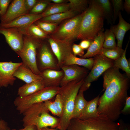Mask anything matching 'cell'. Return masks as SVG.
<instances>
[{
	"mask_svg": "<svg viewBox=\"0 0 130 130\" xmlns=\"http://www.w3.org/2000/svg\"><path fill=\"white\" fill-rule=\"evenodd\" d=\"M45 86L42 80H38L26 84L18 89V96L24 97L30 96L42 89Z\"/></svg>",
	"mask_w": 130,
	"mask_h": 130,
	"instance_id": "20",
	"label": "cell"
},
{
	"mask_svg": "<svg viewBox=\"0 0 130 130\" xmlns=\"http://www.w3.org/2000/svg\"><path fill=\"white\" fill-rule=\"evenodd\" d=\"M130 97L126 98L124 106L121 110V113L125 115L130 114Z\"/></svg>",
	"mask_w": 130,
	"mask_h": 130,
	"instance_id": "40",
	"label": "cell"
},
{
	"mask_svg": "<svg viewBox=\"0 0 130 130\" xmlns=\"http://www.w3.org/2000/svg\"><path fill=\"white\" fill-rule=\"evenodd\" d=\"M19 29L23 34L32 36L42 40L47 39L50 37L49 35L44 32L36 25L33 24L27 28Z\"/></svg>",
	"mask_w": 130,
	"mask_h": 130,
	"instance_id": "27",
	"label": "cell"
},
{
	"mask_svg": "<svg viewBox=\"0 0 130 130\" xmlns=\"http://www.w3.org/2000/svg\"><path fill=\"white\" fill-rule=\"evenodd\" d=\"M124 51L122 48L117 46L110 49L103 47L98 54L104 56L108 58L115 60L122 55Z\"/></svg>",
	"mask_w": 130,
	"mask_h": 130,
	"instance_id": "29",
	"label": "cell"
},
{
	"mask_svg": "<svg viewBox=\"0 0 130 130\" xmlns=\"http://www.w3.org/2000/svg\"><path fill=\"white\" fill-rule=\"evenodd\" d=\"M0 33L4 36L7 43L16 53L22 49L24 44L23 34L19 29L0 28Z\"/></svg>",
	"mask_w": 130,
	"mask_h": 130,
	"instance_id": "14",
	"label": "cell"
},
{
	"mask_svg": "<svg viewBox=\"0 0 130 130\" xmlns=\"http://www.w3.org/2000/svg\"><path fill=\"white\" fill-rule=\"evenodd\" d=\"M99 95L91 100L88 101L83 111L78 118L80 119L98 116V107Z\"/></svg>",
	"mask_w": 130,
	"mask_h": 130,
	"instance_id": "22",
	"label": "cell"
},
{
	"mask_svg": "<svg viewBox=\"0 0 130 130\" xmlns=\"http://www.w3.org/2000/svg\"><path fill=\"white\" fill-rule=\"evenodd\" d=\"M0 130H11L7 123L3 119L0 120Z\"/></svg>",
	"mask_w": 130,
	"mask_h": 130,
	"instance_id": "44",
	"label": "cell"
},
{
	"mask_svg": "<svg viewBox=\"0 0 130 130\" xmlns=\"http://www.w3.org/2000/svg\"><path fill=\"white\" fill-rule=\"evenodd\" d=\"M51 2L55 4H60L66 2L67 0H50Z\"/></svg>",
	"mask_w": 130,
	"mask_h": 130,
	"instance_id": "47",
	"label": "cell"
},
{
	"mask_svg": "<svg viewBox=\"0 0 130 130\" xmlns=\"http://www.w3.org/2000/svg\"><path fill=\"white\" fill-rule=\"evenodd\" d=\"M44 103L49 111H50L53 115L59 117L58 112L53 101L50 100L46 101Z\"/></svg>",
	"mask_w": 130,
	"mask_h": 130,
	"instance_id": "36",
	"label": "cell"
},
{
	"mask_svg": "<svg viewBox=\"0 0 130 130\" xmlns=\"http://www.w3.org/2000/svg\"><path fill=\"white\" fill-rule=\"evenodd\" d=\"M84 12L65 20L58 24L50 36L56 40L73 43L77 39Z\"/></svg>",
	"mask_w": 130,
	"mask_h": 130,
	"instance_id": "7",
	"label": "cell"
},
{
	"mask_svg": "<svg viewBox=\"0 0 130 130\" xmlns=\"http://www.w3.org/2000/svg\"><path fill=\"white\" fill-rule=\"evenodd\" d=\"M130 39L122 55L118 58L114 60L113 67L124 71L127 76L130 78V69L129 64L126 59V50L129 43Z\"/></svg>",
	"mask_w": 130,
	"mask_h": 130,
	"instance_id": "28",
	"label": "cell"
},
{
	"mask_svg": "<svg viewBox=\"0 0 130 130\" xmlns=\"http://www.w3.org/2000/svg\"><path fill=\"white\" fill-rule=\"evenodd\" d=\"M36 61L38 68L40 72L46 69L57 70L60 69L58 60L48 42H42L38 50Z\"/></svg>",
	"mask_w": 130,
	"mask_h": 130,
	"instance_id": "10",
	"label": "cell"
},
{
	"mask_svg": "<svg viewBox=\"0 0 130 130\" xmlns=\"http://www.w3.org/2000/svg\"><path fill=\"white\" fill-rule=\"evenodd\" d=\"M23 39L22 49L16 53L20 57L24 64L34 73L39 75L40 72L37 67L36 58L38 50L43 42L42 40L27 35Z\"/></svg>",
	"mask_w": 130,
	"mask_h": 130,
	"instance_id": "8",
	"label": "cell"
},
{
	"mask_svg": "<svg viewBox=\"0 0 130 130\" xmlns=\"http://www.w3.org/2000/svg\"><path fill=\"white\" fill-rule=\"evenodd\" d=\"M0 14H1V12H0Z\"/></svg>",
	"mask_w": 130,
	"mask_h": 130,
	"instance_id": "49",
	"label": "cell"
},
{
	"mask_svg": "<svg viewBox=\"0 0 130 130\" xmlns=\"http://www.w3.org/2000/svg\"><path fill=\"white\" fill-rule=\"evenodd\" d=\"M102 8L104 18L108 22H113V13L111 2L109 0H96Z\"/></svg>",
	"mask_w": 130,
	"mask_h": 130,
	"instance_id": "30",
	"label": "cell"
},
{
	"mask_svg": "<svg viewBox=\"0 0 130 130\" xmlns=\"http://www.w3.org/2000/svg\"><path fill=\"white\" fill-rule=\"evenodd\" d=\"M119 22L116 25L111 26L110 29L114 33L117 41V46L122 48L124 38L126 32L130 29V24L123 17L121 12L118 15Z\"/></svg>",
	"mask_w": 130,
	"mask_h": 130,
	"instance_id": "18",
	"label": "cell"
},
{
	"mask_svg": "<svg viewBox=\"0 0 130 130\" xmlns=\"http://www.w3.org/2000/svg\"><path fill=\"white\" fill-rule=\"evenodd\" d=\"M51 3L50 0L38 1L31 10L30 14H38L42 12Z\"/></svg>",
	"mask_w": 130,
	"mask_h": 130,
	"instance_id": "35",
	"label": "cell"
},
{
	"mask_svg": "<svg viewBox=\"0 0 130 130\" xmlns=\"http://www.w3.org/2000/svg\"><path fill=\"white\" fill-rule=\"evenodd\" d=\"M94 63L90 72L84 79L81 87L86 91L91 83L97 80L107 70L113 66L114 60L105 56L97 54L93 57Z\"/></svg>",
	"mask_w": 130,
	"mask_h": 130,
	"instance_id": "9",
	"label": "cell"
},
{
	"mask_svg": "<svg viewBox=\"0 0 130 130\" xmlns=\"http://www.w3.org/2000/svg\"><path fill=\"white\" fill-rule=\"evenodd\" d=\"M36 24L43 31L49 35L51 34L56 29L58 25L54 23L41 21L38 20Z\"/></svg>",
	"mask_w": 130,
	"mask_h": 130,
	"instance_id": "33",
	"label": "cell"
},
{
	"mask_svg": "<svg viewBox=\"0 0 130 130\" xmlns=\"http://www.w3.org/2000/svg\"><path fill=\"white\" fill-rule=\"evenodd\" d=\"M89 3L81 21L77 39L93 40L103 27L104 18L102 8L96 0Z\"/></svg>",
	"mask_w": 130,
	"mask_h": 130,
	"instance_id": "2",
	"label": "cell"
},
{
	"mask_svg": "<svg viewBox=\"0 0 130 130\" xmlns=\"http://www.w3.org/2000/svg\"><path fill=\"white\" fill-rule=\"evenodd\" d=\"M13 76L26 83H29L36 80H42L39 75L34 73L22 62L14 71Z\"/></svg>",
	"mask_w": 130,
	"mask_h": 130,
	"instance_id": "19",
	"label": "cell"
},
{
	"mask_svg": "<svg viewBox=\"0 0 130 130\" xmlns=\"http://www.w3.org/2000/svg\"><path fill=\"white\" fill-rule=\"evenodd\" d=\"M72 54L75 56H78L80 57L84 54V50L79 45L73 44L72 46Z\"/></svg>",
	"mask_w": 130,
	"mask_h": 130,
	"instance_id": "39",
	"label": "cell"
},
{
	"mask_svg": "<svg viewBox=\"0 0 130 130\" xmlns=\"http://www.w3.org/2000/svg\"><path fill=\"white\" fill-rule=\"evenodd\" d=\"M24 0H14L11 3L3 17L1 19L2 24H6L21 15L27 13L24 4Z\"/></svg>",
	"mask_w": 130,
	"mask_h": 130,
	"instance_id": "16",
	"label": "cell"
},
{
	"mask_svg": "<svg viewBox=\"0 0 130 130\" xmlns=\"http://www.w3.org/2000/svg\"><path fill=\"white\" fill-rule=\"evenodd\" d=\"M119 126L118 122L98 116L83 119L72 118L66 130H118Z\"/></svg>",
	"mask_w": 130,
	"mask_h": 130,
	"instance_id": "5",
	"label": "cell"
},
{
	"mask_svg": "<svg viewBox=\"0 0 130 130\" xmlns=\"http://www.w3.org/2000/svg\"><path fill=\"white\" fill-rule=\"evenodd\" d=\"M53 102L57 109L60 117L62 114L63 108V100L60 94L58 93L56 95L55 99Z\"/></svg>",
	"mask_w": 130,
	"mask_h": 130,
	"instance_id": "37",
	"label": "cell"
},
{
	"mask_svg": "<svg viewBox=\"0 0 130 130\" xmlns=\"http://www.w3.org/2000/svg\"><path fill=\"white\" fill-rule=\"evenodd\" d=\"M113 67L103 74V86L105 91L99 100V116L114 121L118 119L128 96L129 78Z\"/></svg>",
	"mask_w": 130,
	"mask_h": 130,
	"instance_id": "1",
	"label": "cell"
},
{
	"mask_svg": "<svg viewBox=\"0 0 130 130\" xmlns=\"http://www.w3.org/2000/svg\"><path fill=\"white\" fill-rule=\"evenodd\" d=\"M84 91L80 88L75 98L72 119L78 118L86 105L87 101L85 99L84 96Z\"/></svg>",
	"mask_w": 130,
	"mask_h": 130,
	"instance_id": "26",
	"label": "cell"
},
{
	"mask_svg": "<svg viewBox=\"0 0 130 130\" xmlns=\"http://www.w3.org/2000/svg\"><path fill=\"white\" fill-rule=\"evenodd\" d=\"M37 130H57L56 128H49L48 127H44Z\"/></svg>",
	"mask_w": 130,
	"mask_h": 130,
	"instance_id": "48",
	"label": "cell"
},
{
	"mask_svg": "<svg viewBox=\"0 0 130 130\" xmlns=\"http://www.w3.org/2000/svg\"><path fill=\"white\" fill-rule=\"evenodd\" d=\"M60 87H45L35 93L24 97L18 96L13 103L16 110L20 114H23L33 105L51 100L58 93Z\"/></svg>",
	"mask_w": 130,
	"mask_h": 130,
	"instance_id": "6",
	"label": "cell"
},
{
	"mask_svg": "<svg viewBox=\"0 0 130 130\" xmlns=\"http://www.w3.org/2000/svg\"><path fill=\"white\" fill-rule=\"evenodd\" d=\"M49 111L44 105H36L30 108L23 114L22 121L24 127L33 125L36 127L37 130L49 127L57 128L59 123V118L51 116Z\"/></svg>",
	"mask_w": 130,
	"mask_h": 130,
	"instance_id": "4",
	"label": "cell"
},
{
	"mask_svg": "<svg viewBox=\"0 0 130 130\" xmlns=\"http://www.w3.org/2000/svg\"><path fill=\"white\" fill-rule=\"evenodd\" d=\"M104 36L103 48L110 49L114 48L117 46L115 36L110 29H106L104 32Z\"/></svg>",
	"mask_w": 130,
	"mask_h": 130,
	"instance_id": "32",
	"label": "cell"
},
{
	"mask_svg": "<svg viewBox=\"0 0 130 130\" xmlns=\"http://www.w3.org/2000/svg\"><path fill=\"white\" fill-rule=\"evenodd\" d=\"M113 5V23H115L118 17L119 13L121 10H123V1L122 0H110Z\"/></svg>",
	"mask_w": 130,
	"mask_h": 130,
	"instance_id": "34",
	"label": "cell"
},
{
	"mask_svg": "<svg viewBox=\"0 0 130 130\" xmlns=\"http://www.w3.org/2000/svg\"><path fill=\"white\" fill-rule=\"evenodd\" d=\"M93 63V58H79L72 53L64 62L63 65H80L90 70L92 68Z\"/></svg>",
	"mask_w": 130,
	"mask_h": 130,
	"instance_id": "24",
	"label": "cell"
},
{
	"mask_svg": "<svg viewBox=\"0 0 130 130\" xmlns=\"http://www.w3.org/2000/svg\"><path fill=\"white\" fill-rule=\"evenodd\" d=\"M38 1L36 0H24V5L26 10L27 11L31 10Z\"/></svg>",
	"mask_w": 130,
	"mask_h": 130,
	"instance_id": "42",
	"label": "cell"
},
{
	"mask_svg": "<svg viewBox=\"0 0 130 130\" xmlns=\"http://www.w3.org/2000/svg\"><path fill=\"white\" fill-rule=\"evenodd\" d=\"M123 8L128 14L130 13V0H125L123 4Z\"/></svg>",
	"mask_w": 130,
	"mask_h": 130,
	"instance_id": "45",
	"label": "cell"
},
{
	"mask_svg": "<svg viewBox=\"0 0 130 130\" xmlns=\"http://www.w3.org/2000/svg\"><path fill=\"white\" fill-rule=\"evenodd\" d=\"M93 40L86 39L82 40L79 45L84 50L88 49L90 46Z\"/></svg>",
	"mask_w": 130,
	"mask_h": 130,
	"instance_id": "41",
	"label": "cell"
},
{
	"mask_svg": "<svg viewBox=\"0 0 130 130\" xmlns=\"http://www.w3.org/2000/svg\"><path fill=\"white\" fill-rule=\"evenodd\" d=\"M36 127L33 125H31L24 127V128L19 130H17L15 129H13L11 130H37Z\"/></svg>",
	"mask_w": 130,
	"mask_h": 130,
	"instance_id": "46",
	"label": "cell"
},
{
	"mask_svg": "<svg viewBox=\"0 0 130 130\" xmlns=\"http://www.w3.org/2000/svg\"><path fill=\"white\" fill-rule=\"evenodd\" d=\"M22 63L0 62V88L12 86L16 80L13 75L17 68Z\"/></svg>",
	"mask_w": 130,
	"mask_h": 130,
	"instance_id": "13",
	"label": "cell"
},
{
	"mask_svg": "<svg viewBox=\"0 0 130 130\" xmlns=\"http://www.w3.org/2000/svg\"><path fill=\"white\" fill-rule=\"evenodd\" d=\"M63 71L64 76L60 83V87L75 80L84 79L89 73V70L84 67L75 65H63L60 67Z\"/></svg>",
	"mask_w": 130,
	"mask_h": 130,
	"instance_id": "12",
	"label": "cell"
},
{
	"mask_svg": "<svg viewBox=\"0 0 130 130\" xmlns=\"http://www.w3.org/2000/svg\"><path fill=\"white\" fill-rule=\"evenodd\" d=\"M39 75L43 79L45 87H59L64 73L62 70H57L48 69L40 72Z\"/></svg>",
	"mask_w": 130,
	"mask_h": 130,
	"instance_id": "17",
	"label": "cell"
},
{
	"mask_svg": "<svg viewBox=\"0 0 130 130\" xmlns=\"http://www.w3.org/2000/svg\"><path fill=\"white\" fill-rule=\"evenodd\" d=\"M119 126L118 130H130V126L125 123L122 119L118 122Z\"/></svg>",
	"mask_w": 130,
	"mask_h": 130,
	"instance_id": "43",
	"label": "cell"
},
{
	"mask_svg": "<svg viewBox=\"0 0 130 130\" xmlns=\"http://www.w3.org/2000/svg\"><path fill=\"white\" fill-rule=\"evenodd\" d=\"M69 3L55 4L51 2L41 13L43 17L54 14L65 12L70 10Z\"/></svg>",
	"mask_w": 130,
	"mask_h": 130,
	"instance_id": "25",
	"label": "cell"
},
{
	"mask_svg": "<svg viewBox=\"0 0 130 130\" xmlns=\"http://www.w3.org/2000/svg\"><path fill=\"white\" fill-rule=\"evenodd\" d=\"M70 10L79 14L84 12L88 8L89 1L87 0H68Z\"/></svg>",
	"mask_w": 130,
	"mask_h": 130,
	"instance_id": "31",
	"label": "cell"
},
{
	"mask_svg": "<svg viewBox=\"0 0 130 130\" xmlns=\"http://www.w3.org/2000/svg\"><path fill=\"white\" fill-rule=\"evenodd\" d=\"M84 79L75 80L60 87L58 93L63 102L62 114L57 128L58 130H66L72 119L75 101L79 90L84 82Z\"/></svg>",
	"mask_w": 130,
	"mask_h": 130,
	"instance_id": "3",
	"label": "cell"
},
{
	"mask_svg": "<svg viewBox=\"0 0 130 130\" xmlns=\"http://www.w3.org/2000/svg\"><path fill=\"white\" fill-rule=\"evenodd\" d=\"M47 41L58 60L60 68L71 54L72 53L73 44L54 39L50 36L47 39Z\"/></svg>",
	"mask_w": 130,
	"mask_h": 130,
	"instance_id": "11",
	"label": "cell"
},
{
	"mask_svg": "<svg viewBox=\"0 0 130 130\" xmlns=\"http://www.w3.org/2000/svg\"><path fill=\"white\" fill-rule=\"evenodd\" d=\"M43 17L41 13L27 14L20 16L8 23L3 24L0 23V28L24 29L28 27Z\"/></svg>",
	"mask_w": 130,
	"mask_h": 130,
	"instance_id": "15",
	"label": "cell"
},
{
	"mask_svg": "<svg viewBox=\"0 0 130 130\" xmlns=\"http://www.w3.org/2000/svg\"><path fill=\"white\" fill-rule=\"evenodd\" d=\"M79 14L69 10L67 11L44 17L39 20L54 23L58 25L64 20L72 18Z\"/></svg>",
	"mask_w": 130,
	"mask_h": 130,
	"instance_id": "23",
	"label": "cell"
},
{
	"mask_svg": "<svg viewBox=\"0 0 130 130\" xmlns=\"http://www.w3.org/2000/svg\"><path fill=\"white\" fill-rule=\"evenodd\" d=\"M104 29H103L98 33L87 49L86 52L81 58H88L98 54L103 47L104 36Z\"/></svg>",
	"mask_w": 130,
	"mask_h": 130,
	"instance_id": "21",
	"label": "cell"
},
{
	"mask_svg": "<svg viewBox=\"0 0 130 130\" xmlns=\"http://www.w3.org/2000/svg\"><path fill=\"white\" fill-rule=\"evenodd\" d=\"M10 2V0H0V19L3 17L6 13Z\"/></svg>",
	"mask_w": 130,
	"mask_h": 130,
	"instance_id": "38",
	"label": "cell"
}]
</instances>
